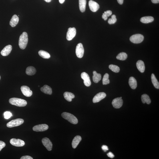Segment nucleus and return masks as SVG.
Here are the masks:
<instances>
[{
    "label": "nucleus",
    "instance_id": "f257e3e1",
    "mask_svg": "<svg viewBox=\"0 0 159 159\" xmlns=\"http://www.w3.org/2000/svg\"><path fill=\"white\" fill-rule=\"evenodd\" d=\"M27 34L24 32L20 36L19 41V45L20 48L24 49L26 47L28 42Z\"/></svg>",
    "mask_w": 159,
    "mask_h": 159
},
{
    "label": "nucleus",
    "instance_id": "f03ea898",
    "mask_svg": "<svg viewBox=\"0 0 159 159\" xmlns=\"http://www.w3.org/2000/svg\"><path fill=\"white\" fill-rule=\"evenodd\" d=\"M9 102L12 105L19 107L25 106L27 103L26 101L24 99L16 98L10 99Z\"/></svg>",
    "mask_w": 159,
    "mask_h": 159
},
{
    "label": "nucleus",
    "instance_id": "7ed1b4c3",
    "mask_svg": "<svg viewBox=\"0 0 159 159\" xmlns=\"http://www.w3.org/2000/svg\"><path fill=\"white\" fill-rule=\"evenodd\" d=\"M63 118L68 121L71 124H76L78 123L77 119L74 115L68 113L63 112L61 114Z\"/></svg>",
    "mask_w": 159,
    "mask_h": 159
},
{
    "label": "nucleus",
    "instance_id": "20e7f679",
    "mask_svg": "<svg viewBox=\"0 0 159 159\" xmlns=\"http://www.w3.org/2000/svg\"><path fill=\"white\" fill-rule=\"evenodd\" d=\"M24 122V120L23 119L17 118L12 120L7 123V126L10 128L18 126L23 124Z\"/></svg>",
    "mask_w": 159,
    "mask_h": 159
},
{
    "label": "nucleus",
    "instance_id": "39448f33",
    "mask_svg": "<svg viewBox=\"0 0 159 159\" xmlns=\"http://www.w3.org/2000/svg\"><path fill=\"white\" fill-rule=\"evenodd\" d=\"M144 38V36L140 34L133 35L130 37L131 42L135 44L140 43L142 42Z\"/></svg>",
    "mask_w": 159,
    "mask_h": 159
},
{
    "label": "nucleus",
    "instance_id": "423d86ee",
    "mask_svg": "<svg viewBox=\"0 0 159 159\" xmlns=\"http://www.w3.org/2000/svg\"><path fill=\"white\" fill-rule=\"evenodd\" d=\"M76 29L75 27L69 28L67 32L66 38L67 40H72L75 37L76 35Z\"/></svg>",
    "mask_w": 159,
    "mask_h": 159
},
{
    "label": "nucleus",
    "instance_id": "0eeeda50",
    "mask_svg": "<svg viewBox=\"0 0 159 159\" xmlns=\"http://www.w3.org/2000/svg\"><path fill=\"white\" fill-rule=\"evenodd\" d=\"M84 50L82 43H79L77 45L76 48L77 56L79 58H81L84 55Z\"/></svg>",
    "mask_w": 159,
    "mask_h": 159
},
{
    "label": "nucleus",
    "instance_id": "6e6552de",
    "mask_svg": "<svg viewBox=\"0 0 159 159\" xmlns=\"http://www.w3.org/2000/svg\"><path fill=\"white\" fill-rule=\"evenodd\" d=\"M10 143L13 146L16 147H22L25 145V142L20 139L13 138L11 139Z\"/></svg>",
    "mask_w": 159,
    "mask_h": 159
},
{
    "label": "nucleus",
    "instance_id": "1a4fd4ad",
    "mask_svg": "<svg viewBox=\"0 0 159 159\" xmlns=\"http://www.w3.org/2000/svg\"><path fill=\"white\" fill-rule=\"evenodd\" d=\"M48 126L46 124H41L36 125L33 127V130L36 132H42L48 129Z\"/></svg>",
    "mask_w": 159,
    "mask_h": 159
},
{
    "label": "nucleus",
    "instance_id": "9d476101",
    "mask_svg": "<svg viewBox=\"0 0 159 159\" xmlns=\"http://www.w3.org/2000/svg\"><path fill=\"white\" fill-rule=\"evenodd\" d=\"M42 143L44 146L48 151L52 150L53 144L52 143L48 138L45 137L43 138Z\"/></svg>",
    "mask_w": 159,
    "mask_h": 159
},
{
    "label": "nucleus",
    "instance_id": "9b49d317",
    "mask_svg": "<svg viewBox=\"0 0 159 159\" xmlns=\"http://www.w3.org/2000/svg\"><path fill=\"white\" fill-rule=\"evenodd\" d=\"M81 78L84 80V83L85 86L87 87L90 86L91 85V82L90 77L87 73L83 72L81 73Z\"/></svg>",
    "mask_w": 159,
    "mask_h": 159
},
{
    "label": "nucleus",
    "instance_id": "f8f14e48",
    "mask_svg": "<svg viewBox=\"0 0 159 159\" xmlns=\"http://www.w3.org/2000/svg\"><path fill=\"white\" fill-rule=\"evenodd\" d=\"M21 90L23 94L25 96L31 97L33 94L32 91L31 90L29 87L27 86L24 85L21 86Z\"/></svg>",
    "mask_w": 159,
    "mask_h": 159
},
{
    "label": "nucleus",
    "instance_id": "ddd939ff",
    "mask_svg": "<svg viewBox=\"0 0 159 159\" xmlns=\"http://www.w3.org/2000/svg\"><path fill=\"white\" fill-rule=\"evenodd\" d=\"M88 4L91 10L94 12L98 11L100 8V6L98 4L92 0L89 1Z\"/></svg>",
    "mask_w": 159,
    "mask_h": 159
},
{
    "label": "nucleus",
    "instance_id": "4468645a",
    "mask_svg": "<svg viewBox=\"0 0 159 159\" xmlns=\"http://www.w3.org/2000/svg\"><path fill=\"white\" fill-rule=\"evenodd\" d=\"M123 104V100L120 98H115L113 100L112 104L115 108H119L122 107Z\"/></svg>",
    "mask_w": 159,
    "mask_h": 159
},
{
    "label": "nucleus",
    "instance_id": "2eb2a0df",
    "mask_svg": "<svg viewBox=\"0 0 159 159\" xmlns=\"http://www.w3.org/2000/svg\"><path fill=\"white\" fill-rule=\"evenodd\" d=\"M106 93L104 92H100L97 94L93 99V103H98L104 98L106 97Z\"/></svg>",
    "mask_w": 159,
    "mask_h": 159
},
{
    "label": "nucleus",
    "instance_id": "dca6fc26",
    "mask_svg": "<svg viewBox=\"0 0 159 159\" xmlns=\"http://www.w3.org/2000/svg\"><path fill=\"white\" fill-rule=\"evenodd\" d=\"M12 49V47L11 45L6 46L3 49L1 52V54L3 56H6L8 55L11 52Z\"/></svg>",
    "mask_w": 159,
    "mask_h": 159
},
{
    "label": "nucleus",
    "instance_id": "f3484780",
    "mask_svg": "<svg viewBox=\"0 0 159 159\" xmlns=\"http://www.w3.org/2000/svg\"><path fill=\"white\" fill-rule=\"evenodd\" d=\"M19 18L17 15H16L13 16L10 21L9 24L12 27L16 26L18 23Z\"/></svg>",
    "mask_w": 159,
    "mask_h": 159
},
{
    "label": "nucleus",
    "instance_id": "a211bd4d",
    "mask_svg": "<svg viewBox=\"0 0 159 159\" xmlns=\"http://www.w3.org/2000/svg\"><path fill=\"white\" fill-rule=\"evenodd\" d=\"M42 92L45 94L51 95L52 93V89L48 85H45L41 88Z\"/></svg>",
    "mask_w": 159,
    "mask_h": 159
},
{
    "label": "nucleus",
    "instance_id": "6ab92c4d",
    "mask_svg": "<svg viewBox=\"0 0 159 159\" xmlns=\"http://www.w3.org/2000/svg\"><path fill=\"white\" fill-rule=\"evenodd\" d=\"M82 138L81 137L79 136H75L72 141V146L73 148H75L80 142Z\"/></svg>",
    "mask_w": 159,
    "mask_h": 159
},
{
    "label": "nucleus",
    "instance_id": "aec40b11",
    "mask_svg": "<svg viewBox=\"0 0 159 159\" xmlns=\"http://www.w3.org/2000/svg\"><path fill=\"white\" fill-rule=\"evenodd\" d=\"M136 66L139 71L141 73H144L145 70V66L144 62L139 60L136 63Z\"/></svg>",
    "mask_w": 159,
    "mask_h": 159
},
{
    "label": "nucleus",
    "instance_id": "412c9836",
    "mask_svg": "<svg viewBox=\"0 0 159 159\" xmlns=\"http://www.w3.org/2000/svg\"><path fill=\"white\" fill-rule=\"evenodd\" d=\"M129 84L131 88L135 89L137 87V82L136 80L134 77H131L129 80Z\"/></svg>",
    "mask_w": 159,
    "mask_h": 159
},
{
    "label": "nucleus",
    "instance_id": "4be33fe9",
    "mask_svg": "<svg viewBox=\"0 0 159 159\" xmlns=\"http://www.w3.org/2000/svg\"><path fill=\"white\" fill-rule=\"evenodd\" d=\"M86 4V0H79V9L81 12L85 11Z\"/></svg>",
    "mask_w": 159,
    "mask_h": 159
},
{
    "label": "nucleus",
    "instance_id": "5701e85b",
    "mask_svg": "<svg viewBox=\"0 0 159 159\" xmlns=\"http://www.w3.org/2000/svg\"><path fill=\"white\" fill-rule=\"evenodd\" d=\"M93 82L95 83H98L101 80V75L99 73H97L95 71H93Z\"/></svg>",
    "mask_w": 159,
    "mask_h": 159
},
{
    "label": "nucleus",
    "instance_id": "b1692460",
    "mask_svg": "<svg viewBox=\"0 0 159 159\" xmlns=\"http://www.w3.org/2000/svg\"><path fill=\"white\" fill-rule=\"evenodd\" d=\"M154 17L152 16H146L141 18L140 21L144 23H152L154 21Z\"/></svg>",
    "mask_w": 159,
    "mask_h": 159
},
{
    "label": "nucleus",
    "instance_id": "393cba45",
    "mask_svg": "<svg viewBox=\"0 0 159 159\" xmlns=\"http://www.w3.org/2000/svg\"><path fill=\"white\" fill-rule=\"evenodd\" d=\"M64 96L65 98L69 102H71L72 99L75 97V95L73 93L67 92H65L64 93Z\"/></svg>",
    "mask_w": 159,
    "mask_h": 159
},
{
    "label": "nucleus",
    "instance_id": "a878e982",
    "mask_svg": "<svg viewBox=\"0 0 159 159\" xmlns=\"http://www.w3.org/2000/svg\"><path fill=\"white\" fill-rule=\"evenodd\" d=\"M36 72V69L33 66L28 67L26 71V73L27 75H35Z\"/></svg>",
    "mask_w": 159,
    "mask_h": 159
},
{
    "label": "nucleus",
    "instance_id": "bb28decb",
    "mask_svg": "<svg viewBox=\"0 0 159 159\" xmlns=\"http://www.w3.org/2000/svg\"><path fill=\"white\" fill-rule=\"evenodd\" d=\"M141 99L142 102L143 103H146L148 104H150L151 103V101L150 97L146 94H144L142 95Z\"/></svg>",
    "mask_w": 159,
    "mask_h": 159
},
{
    "label": "nucleus",
    "instance_id": "cd10ccee",
    "mask_svg": "<svg viewBox=\"0 0 159 159\" xmlns=\"http://www.w3.org/2000/svg\"><path fill=\"white\" fill-rule=\"evenodd\" d=\"M38 54L41 57L44 59H49L51 57V55L49 54L43 50H40L39 51Z\"/></svg>",
    "mask_w": 159,
    "mask_h": 159
},
{
    "label": "nucleus",
    "instance_id": "c85d7f7f",
    "mask_svg": "<svg viewBox=\"0 0 159 159\" xmlns=\"http://www.w3.org/2000/svg\"><path fill=\"white\" fill-rule=\"evenodd\" d=\"M151 79H152V82L153 84L154 87L156 88L159 89V83L157 80L154 74H152L151 75Z\"/></svg>",
    "mask_w": 159,
    "mask_h": 159
},
{
    "label": "nucleus",
    "instance_id": "c756f323",
    "mask_svg": "<svg viewBox=\"0 0 159 159\" xmlns=\"http://www.w3.org/2000/svg\"><path fill=\"white\" fill-rule=\"evenodd\" d=\"M128 57L127 54L124 52L121 53L118 55L116 56V58L121 61L126 60Z\"/></svg>",
    "mask_w": 159,
    "mask_h": 159
},
{
    "label": "nucleus",
    "instance_id": "7c9ffc66",
    "mask_svg": "<svg viewBox=\"0 0 159 159\" xmlns=\"http://www.w3.org/2000/svg\"><path fill=\"white\" fill-rule=\"evenodd\" d=\"M109 77V75L108 73H106L104 75L103 79V85H106L110 83Z\"/></svg>",
    "mask_w": 159,
    "mask_h": 159
},
{
    "label": "nucleus",
    "instance_id": "2f4dec72",
    "mask_svg": "<svg viewBox=\"0 0 159 159\" xmlns=\"http://www.w3.org/2000/svg\"><path fill=\"white\" fill-rule=\"evenodd\" d=\"M109 68L111 70L115 73H118L120 70V68L116 65H109Z\"/></svg>",
    "mask_w": 159,
    "mask_h": 159
},
{
    "label": "nucleus",
    "instance_id": "473e14b6",
    "mask_svg": "<svg viewBox=\"0 0 159 159\" xmlns=\"http://www.w3.org/2000/svg\"><path fill=\"white\" fill-rule=\"evenodd\" d=\"M112 14V12L110 11H107L104 12V13H103L102 16V18L105 21H106L108 19V17L110 16Z\"/></svg>",
    "mask_w": 159,
    "mask_h": 159
},
{
    "label": "nucleus",
    "instance_id": "72a5a7b5",
    "mask_svg": "<svg viewBox=\"0 0 159 159\" xmlns=\"http://www.w3.org/2000/svg\"><path fill=\"white\" fill-rule=\"evenodd\" d=\"M117 19L116 15H113L111 16V18L109 19L108 21L109 24L111 25L114 24L116 22Z\"/></svg>",
    "mask_w": 159,
    "mask_h": 159
},
{
    "label": "nucleus",
    "instance_id": "f704fd0d",
    "mask_svg": "<svg viewBox=\"0 0 159 159\" xmlns=\"http://www.w3.org/2000/svg\"><path fill=\"white\" fill-rule=\"evenodd\" d=\"M4 116L5 118L6 119H8L10 118L12 116V115L11 113L9 111H6L4 113Z\"/></svg>",
    "mask_w": 159,
    "mask_h": 159
},
{
    "label": "nucleus",
    "instance_id": "c9c22d12",
    "mask_svg": "<svg viewBox=\"0 0 159 159\" xmlns=\"http://www.w3.org/2000/svg\"><path fill=\"white\" fill-rule=\"evenodd\" d=\"M5 146L6 144L4 142L0 141V152L2 150L3 148L5 147Z\"/></svg>",
    "mask_w": 159,
    "mask_h": 159
},
{
    "label": "nucleus",
    "instance_id": "e433bc0d",
    "mask_svg": "<svg viewBox=\"0 0 159 159\" xmlns=\"http://www.w3.org/2000/svg\"><path fill=\"white\" fill-rule=\"evenodd\" d=\"M33 158L31 156H22L21 159H33Z\"/></svg>",
    "mask_w": 159,
    "mask_h": 159
},
{
    "label": "nucleus",
    "instance_id": "4c0bfd02",
    "mask_svg": "<svg viewBox=\"0 0 159 159\" xmlns=\"http://www.w3.org/2000/svg\"><path fill=\"white\" fill-rule=\"evenodd\" d=\"M107 155L108 157L111 158H114V154L111 152H109L107 154Z\"/></svg>",
    "mask_w": 159,
    "mask_h": 159
},
{
    "label": "nucleus",
    "instance_id": "58836bf2",
    "mask_svg": "<svg viewBox=\"0 0 159 159\" xmlns=\"http://www.w3.org/2000/svg\"><path fill=\"white\" fill-rule=\"evenodd\" d=\"M102 148L105 152H106L107 150H108V146L106 145L103 146L102 147Z\"/></svg>",
    "mask_w": 159,
    "mask_h": 159
},
{
    "label": "nucleus",
    "instance_id": "ea45409f",
    "mask_svg": "<svg viewBox=\"0 0 159 159\" xmlns=\"http://www.w3.org/2000/svg\"><path fill=\"white\" fill-rule=\"evenodd\" d=\"M152 2L154 4L158 3H159V0H151Z\"/></svg>",
    "mask_w": 159,
    "mask_h": 159
},
{
    "label": "nucleus",
    "instance_id": "a19ab883",
    "mask_svg": "<svg viewBox=\"0 0 159 159\" xmlns=\"http://www.w3.org/2000/svg\"><path fill=\"white\" fill-rule=\"evenodd\" d=\"M118 2L120 5H122L124 2V0H117Z\"/></svg>",
    "mask_w": 159,
    "mask_h": 159
},
{
    "label": "nucleus",
    "instance_id": "79ce46f5",
    "mask_svg": "<svg viewBox=\"0 0 159 159\" xmlns=\"http://www.w3.org/2000/svg\"><path fill=\"white\" fill-rule=\"evenodd\" d=\"M65 0H59V3L61 4H63Z\"/></svg>",
    "mask_w": 159,
    "mask_h": 159
},
{
    "label": "nucleus",
    "instance_id": "37998d69",
    "mask_svg": "<svg viewBox=\"0 0 159 159\" xmlns=\"http://www.w3.org/2000/svg\"><path fill=\"white\" fill-rule=\"evenodd\" d=\"M44 1L47 3H49L51 2L52 0H44Z\"/></svg>",
    "mask_w": 159,
    "mask_h": 159
},
{
    "label": "nucleus",
    "instance_id": "c03bdc74",
    "mask_svg": "<svg viewBox=\"0 0 159 159\" xmlns=\"http://www.w3.org/2000/svg\"><path fill=\"white\" fill-rule=\"evenodd\" d=\"M120 98H122V97H120Z\"/></svg>",
    "mask_w": 159,
    "mask_h": 159
},
{
    "label": "nucleus",
    "instance_id": "a18cd8bd",
    "mask_svg": "<svg viewBox=\"0 0 159 159\" xmlns=\"http://www.w3.org/2000/svg\"><path fill=\"white\" fill-rule=\"evenodd\" d=\"M1 76H0V80H1Z\"/></svg>",
    "mask_w": 159,
    "mask_h": 159
}]
</instances>
